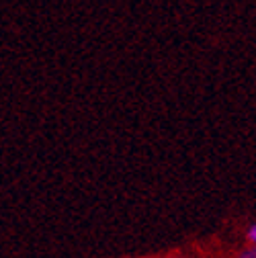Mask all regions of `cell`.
Returning <instances> with one entry per match:
<instances>
[{
  "mask_svg": "<svg viewBox=\"0 0 256 258\" xmlns=\"http://www.w3.org/2000/svg\"><path fill=\"white\" fill-rule=\"evenodd\" d=\"M170 258H182V256H170Z\"/></svg>",
  "mask_w": 256,
  "mask_h": 258,
  "instance_id": "3",
  "label": "cell"
},
{
  "mask_svg": "<svg viewBox=\"0 0 256 258\" xmlns=\"http://www.w3.org/2000/svg\"><path fill=\"white\" fill-rule=\"evenodd\" d=\"M236 258H256V246L254 244H246L244 248L238 250Z\"/></svg>",
  "mask_w": 256,
  "mask_h": 258,
  "instance_id": "1",
  "label": "cell"
},
{
  "mask_svg": "<svg viewBox=\"0 0 256 258\" xmlns=\"http://www.w3.org/2000/svg\"><path fill=\"white\" fill-rule=\"evenodd\" d=\"M244 238H246V244H254L256 246V221H252L248 228H246Z\"/></svg>",
  "mask_w": 256,
  "mask_h": 258,
  "instance_id": "2",
  "label": "cell"
}]
</instances>
